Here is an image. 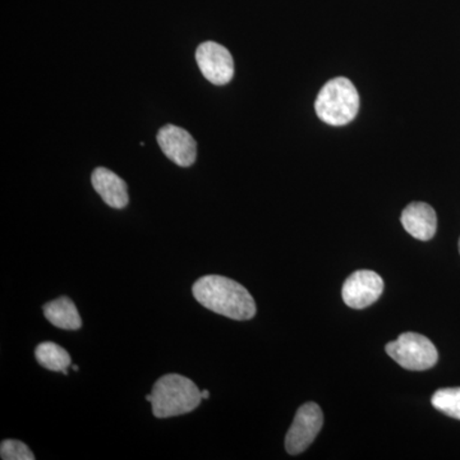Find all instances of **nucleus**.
<instances>
[{
	"mask_svg": "<svg viewBox=\"0 0 460 460\" xmlns=\"http://www.w3.org/2000/svg\"><path fill=\"white\" fill-rule=\"evenodd\" d=\"M432 405L436 410L453 419L460 420V387L440 389L432 395Z\"/></svg>",
	"mask_w": 460,
	"mask_h": 460,
	"instance_id": "nucleus-13",
	"label": "nucleus"
},
{
	"mask_svg": "<svg viewBox=\"0 0 460 460\" xmlns=\"http://www.w3.org/2000/svg\"><path fill=\"white\" fill-rule=\"evenodd\" d=\"M44 314L49 323L63 330H78L83 326L77 307L68 296H60L44 305Z\"/></svg>",
	"mask_w": 460,
	"mask_h": 460,
	"instance_id": "nucleus-11",
	"label": "nucleus"
},
{
	"mask_svg": "<svg viewBox=\"0 0 460 460\" xmlns=\"http://www.w3.org/2000/svg\"><path fill=\"white\" fill-rule=\"evenodd\" d=\"M196 60L202 75L211 84L222 86L232 81L234 75V60L223 45L214 41L202 42L196 50Z\"/></svg>",
	"mask_w": 460,
	"mask_h": 460,
	"instance_id": "nucleus-6",
	"label": "nucleus"
},
{
	"mask_svg": "<svg viewBox=\"0 0 460 460\" xmlns=\"http://www.w3.org/2000/svg\"><path fill=\"white\" fill-rule=\"evenodd\" d=\"M93 190L102 196L105 204L113 208H123L128 205V189L122 178L107 168H96L91 175Z\"/></svg>",
	"mask_w": 460,
	"mask_h": 460,
	"instance_id": "nucleus-10",
	"label": "nucleus"
},
{
	"mask_svg": "<svg viewBox=\"0 0 460 460\" xmlns=\"http://www.w3.org/2000/svg\"><path fill=\"white\" fill-rule=\"evenodd\" d=\"M202 394L189 377L169 374L160 377L151 392V405L157 419L181 416L199 407Z\"/></svg>",
	"mask_w": 460,
	"mask_h": 460,
	"instance_id": "nucleus-2",
	"label": "nucleus"
},
{
	"mask_svg": "<svg viewBox=\"0 0 460 460\" xmlns=\"http://www.w3.org/2000/svg\"><path fill=\"white\" fill-rule=\"evenodd\" d=\"M72 368H74L75 371L80 370V368H78V366H72Z\"/></svg>",
	"mask_w": 460,
	"mask_h": 460,
	"instance_id": "nucleus-16",
	"label": "nucleus"
},
{
	"mask_svg": "<svg viewBox=\"0 0 460 460\" xmlns=\"http://www.w3.org/2000/svg\"><path fill=\"white\" fill-rule=\"evenodd\" d=\"M35 357L42 367L54 372H63L68 375V367L71 366V356L65 348L51 341H44L36 347Z\"/></svg>",
	"mask_w": 460,
	"mask_h": 460,
	"instance_id": "nucleus-12",
	"label": "nucleus"
},
{
	"mask_svg": "<svg viewBox=\"0 0 460 460\" xmlns=\"http://www.w3.org/2000/svg\"><path fill=\"white\" fill-rule=\"evenodd\" d=\"M404 229L420 241H429L438 229V217L434 208L425 202H411L402 213Z\"/></svg>",
	"mask_w": 460,
	"mask_h": 460,
	"instance_id": "nucleus-9",
	"label": "nucleus"
},
{
	"mask_svg": "<svg viewBox=\"0 0 460 460\" xmlns=\"http://www.w3.org/2000/svg\"><path fill=\"white\" fill-rule=\"evenodd\" d=\"M314 109L320 119L330 126H345L358 113V91L348 78H334L323 84Z\"/></svg>",
	"mask_w": 460,
	"mask_h": 460,
	"instance_id": "nucleus-3",
	"label": "nucleus"
},
{
	"mask_svg": "<svg viewBox=\"0 0 460 460\" xmlns=\"http://www.w3.org/2000/svg\"><path fill=\"white\" fill-rule=\"evenodd\" d=\"M386 353L405 370L425 371L434 367L438 349L429 338L417 332H404L386 345Z\"/></svg>",
	"mask_w": 460,
	"mask_h": 460,
	"instance_id": "nucleus-4",
	"label": "nucleus"
},
{
	"mask_svg": "<svg viewBox=\"0 0 460 460\" xmlns=\"http://www.w3.org/2000/svg\"><path fill=\"white\" fill-rule=\"evenodd\" d=\"M201 394L202 399H208V396H210V393H208V390H202Z\"/></svg>",
	"mask_w": 460,
	"mask_h": 460,
	"instance_id": "nucleus-15",
	"label": "nucleus"
},
{
	"mask_svg": "<svg viewBox=\"0 0 460 460\" xmlns=\"http://www.w3.org/2000/svg\"><path fill=\"white\" fill-rule=\"evenodd\" d=\"M3 460H33L35 456L26 444L18 440H4L0 447Z\"/></svg>",
	"mask_w": 460,
	"mask_h": 460,
	"instance_id": "nucleus-14",
	"label": "nucleus"
},
{
	"mask_svg": "<svg viewBox=\"0 0 460 460\" xmlns=\"http://www.w3.org/2000/svg\"><path fill=\"white\" fill-rule=\"evenodd\" d=\"M157 142L168 159L175 164L190 166L198 156V144L186 129L166 124L157 133Z\"/></svg>",
	"mask_w": 460,
	"mask_h": 460,
	"instance_id": "nucleus-8",
	"label": "nucleus"
},
{
	"mask_svg": "<svg viewBox=\"0 0 460 460\" xmlns=\"http://www.w3.org/2000/svg\"><path fill=\"white\" fill-rule=\"evenodd\" d=\"M383 292L384 281L380 275L371 270H358L344 281L341 296L345 305L354 310H362L374 305Z\"/></svg>",
	"mask_w": 460,
	"mask_h": 460,
	"instance_id": "nucleus-7",
	"label": "nucleus"
},
{
	"mask_svg": "<svg viewBox=\"0 0 460 460\" xmlns=\"http://www.w3.org/2000/svg\"><path fill=\"white\" fill-rule=\"evenodd\" d=\"M192 293L199 305L229 319L246 321L256 314L255 299L246 288L229 278L206 275L193 284Z\"/></svg>",
	"mask_w": 460,
	"mask_h": 460,
	"instance_id": "nucleus-1",
	"label": "nucleus"
},
{
	"mask_svg": "<svg viewBox=\"0 0 460 460\" xmlns=\"http://www.w3.org/2000/svg\"><path fill=\"white\" fill-rule=\"evenodd\" d=\"M323 425V411L316 402H305L296 411L286 438V449L290 456L301 454L314 443Z\"/></svg>",
	"mask_w": 460,
	"mask_h": 460,
	"instance_id": "nucleus-5",
	"label": "nucleus"
},
{
	"mask_svg": "<svg viewBox=\"0 0 460 460\" xmlns=\"http://www.w3.org/2000/svg\"><path fill=\"white\" fill-rule=\"evenodd\" d=\"M459 252H460V241H459Z\"/></svg>",
	"mask_w": 460,
	"mask_h": 460,
	"instance_id": "nucleus-17",
	"label": "nucleus"
}]
</instances>
